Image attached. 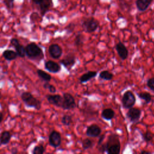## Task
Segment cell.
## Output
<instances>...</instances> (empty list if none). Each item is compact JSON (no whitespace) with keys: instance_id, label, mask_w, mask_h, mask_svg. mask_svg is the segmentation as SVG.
Listing matches in <instances>:
<instances>
[{"instance_id":"1","label":"cell","mask_w":154,"mask_h":154,"mask_svg":"<svg viewBox=\"0 0 154 154\" xmlns=\"http://www.w3.org/2000/svg\"><path fill=\"white\" fill-rule=\"evenodd\" d=\"M106 152L108 154H119L120 152V141L119 137L116 134H111L108 136L105 143Z\"/></svg>"},{"instance_id":"2","label":"cell","mask_w":154,"mask_h":154,"mask_svg":"<svg viewBox=\"0 0 154 154\" xmlns=\"http://www.w3.org/2000/svg\"><path fill=\"white\" fill-rule=\"evenodd\" d=\"M26 55L32 60H41L44 57L43 51L35 43L32 42L25 46Z\"/></svg>"},{"instance_id":"3","label":"cell","mask_w":154,"mask_h":154,"mask_svg":"<svg viewBox=\"0 0 154 154\" xmlns=\"http://www.w3.org/2000/svg\"><path fill=\"white\" fill-rule=\"evenodd\" d=\"M20 97L23 102L28 107L34 108L37 110H40L41 108V101L35 98L30 92L24 91L21 95Z\"/></svg>"},{"instance_id":"4","label":"cell","mask_w":154,"mask_h":154,"mask_svg":"<svg viewBox=\"0 0 154 154\" xmlns=\"http://www.w3.org/2000/svg\"><path fill=\"white\" fill-rule=\"evenodd\" d=\"M99 22L94 17H88L85 19L82 23V26L84 31L88 33L94 32L99 27Z\"/></svg>"},{"instance_id":"5","label":"cell","mask_w":154,"mask_h":154,"mask_svg":"<svg viewBox=\"0 0 154 154\" xmlns=\"http://www.w3.org/2000/svg\"><path fill=\"white\" fill-rule=\"evenodd\" d=\"M136 97L131 90L126 91L122 97V104L124 108L129 109L135 104Z\"/></svg>"},{"instance_id":"6","label":"cell","mask_w":154,"mask_h":154,"mask_svg":"<svg viewBox=\"0 0 154 154\" xmlns=\"http://www.w3.org/2000/svg\"><path fill=\"white\" fill-rule=\"evenodd\" d=\"M76 107L74 97L69 93H64L63 95V102L61 108L64 110L73 109Z\"/></svg>"},{"instance_id":"7","label":"cell","mask_w":154,"mask_h":154,"mask_svg":"<svg viewBox=\"0 0 154 154\" xmlns=\"http://www.w3.org/2000/svg\"><path fill=\"white\" fill-rule=\"evenodd\" d=\"M60 63L68 70H70L76 63V57L73 54L69 53L61 60Z\"/></svg>"},{"instance_id":"8","label":"cell","mask_w":154,"mask_h":154,"mask_svg":"<svg viewBox=\"0 0 154 154\" xmlns=\"http://www.w3.org/2000/svg\"><path fill=\"white\" fill-rule=\"evenodd\" d=\"M61 143V137L60 132L56 131H52L49 135V144L50 146L57 148Z\"/></svg>"},{"instance_id":"9","label":"cell","mask_w":154,"mask_h":154,"mask_svg":"<svg viewBox=\"0 0 154 154\" xmlns=\"http://www.w3.org/2000/svg\"><path fill=\"white\" fill-rule=\"evenodd\" d=\"M141 115V111L138 108L131 107L129 108L126 113V117L129 119V120L132 123L137 122Z\"/></svg>"},{"instance_id":"10","label":"cell","mask_w":154,"mask_h":154,"mask_svg":"<svg viewBox=\"0 0 154 154\" xmlns=\"http://www.w3.org/2000/svg\"><path fill=\"white\" fill-rule=\"evenodd\" d=\"M48 52L51 57L54 59H58L63 54V50L58 44H52L48 48Z\"/></svg>"},{"instance_id":"11","label":"cell","mask_w":154,"mask_h":154,"mask_svg":"<svg viewBox=\"0 0 154 154\" xmlns=\"http://www.w3.org/2000/svg\"><path fill=\"white\" fill-rule=\"evenodd\" d=\"M116 49L120 58L125 60L128 57V50L126 46L122 42H119L116 45Z\"/></svg>"},{"instance_id":"12","label":"cell","mask_w":154,"mask_h":154,"mask_svg":"<svg viewBox=\"0 0 154 154\" xmlns=\"http://www.w3.org/2000/svg\"><path fill=\"white\" fill-rule=\"evenodd\" d=\"M46 97L48 102L57 107H61L62 102H63V96L58 94H48L46 96Z\"/></svg>"},{"instance_id":"13","label":"cell","mask_w":154,"mask_h":154,"mask_svg":"<svg viewBox=\"0 0 154 154\" xmlns=\"http://www.w3.org/2000/svg\"><path fill=\"white\" fill-rule=\"evenodd\" d=\"M101 132V128L96 124L91 125L87 127L86 130V135L89 137H97Z\"/></svg>"},{"instance_id":"14","label":"cell","mask_w":154,"mask_h":154,"mask_svg":"<svg viewBox=\"0 0 154 154\" xmlns=\"http://www.w3.org/2000/svg\"><path fill=\"white\" fill-rule=\"evenodd\" d=\"M45 68L48 72L53 73H58L61 70L60 65L52 60H48L45 63Z\"/></svg>"},{"instance_id":"15","label":"cell","mask_w":154,"mask_h":154,"mask_svg":"<svg viewBox=\"0 0 154 154\" xmlns=\"http://www.w3.org/2000/svg\"><path fill=\"white\" fill-rule=\"evenodd\" d=\"M37 4H38L40 7L42 15L44 16L51 7L52 1L51 0H40Z\"/></svg>"},{"instance_id":"16","label":"cell","mask_w":154,"mask_h":154,"mask_svg":"<svg viewBox=\"0 0 154 154\" xmlns=\"http://www.w3.org/2000/svg\"><path fill=\"white\" fill-rule=\"evenodd\" d=\"M152 1L153 0H136L135 5L137 8L140 11H144L152 4Z\"/></svg>"},{"instance_id":"17","label":"cell","mask_w":154,"mask_h":154,"mask_svg":"<svg viewBox=\"0 0 154 154\" xmlns=\"http://www.w3.org/2000/svg\"><path fill=\"white\" fill-rule=\"evenodd\" d=\"M97 73L96 71H88L86 73H84L83 75H82L79 78V83L82 84V83H85L87 82V81H90V79L94 78V77L96 76Z\"/></svg>"},{"instance_id":"18","label":"cell","mask_w":154,"mask_h":154,"mask_svg":"<svg viewBox=\"0 0 154 154\" xmlns=\"http://www.w3.org/2000/svg\"><path fill=\"white\" fill-rule=\"evenodd\" d=\"M2 56L5 60L8 61L16 60L18 57L16 52L11 49H6L4 51L2 52Z\"/></svg>"},{"instance_id":"19","label":"cell","mask_w":154,"mask_h":154,"mask_svg":"<svg viewBox=\"0 0 154 154\" xmlns=\"http://www.w3.org/2000/svg\"><path fill=\"white\" fill-rule=\"evenodd\" d=\"M115 116L114 111L111 108H105L101 113V117L106 120H112Z\"/></svg>"},{"instance_id":"20","label":"cell","mask_w":154,"mask_h":154,"mask_svg":"<svg viewBox=\"0 0 154 154\" xmlns=\"http://www.w3.org/2000/svg\"><path fill=\"white\" fill-rule=\"evenodd\" d=\"M11 138V135L10 132L4 131L0 134V144L5 145L7 144Z\"/></svg>"},{"instance_id":"21","label":"cell","mask_w":154,"mask_h":154,"mask_svg":"<svg viewBox=\"0 0 154 154\" xmlns=\"http://www.w3.org/2000/svg\"><path fill=\"white\" fill-rule=\"evenodd\" d=\"M37 74L40 79H42L43 81L45 82H49L52 79V77L50 74L46 73L42 69H37Z\"/></svg>"},{"instance_id":"22","label":"cell","mask_w":154,"mask_h":154,"mask_svg":"<svg viewBox=\"0 0 154 154\" xmlns=\"http://www.w3.org/2000/svg\"><path fill=\"white\" fill-rule=\"evenodd\" d=\"M99 77L103 80L105 81H110L114 77V75L109 72L108 70H103L100 72L99 75Z\"/></svg>"},{"instance_id":"23","label":"cell","mask_w":154,"mask_h":154,"mask_svg":"<svg viewBox=\"0 0 154 154\" xmlns=\"http://www.w3.org/2000/svg\"><path fill=\"white\" fill-rule=\"evenodd\" d=\"M137 96L141 99L145 101L146 103H149L152 101V96L148 92H140L137 93Z\"/></svg>"},{"instance_id":"24","label":"cell","mask_w":154,"mask_h":154,"mask_svg":"<svg viewBox=\"0 0 154 154\" xmlns=\"http://www.w3.org/2000/svg\"><path fill=\"white\" fill-rule=\"evenodd\" d=\"M94 145L93 141L89 138H85L82 141V147L84 150H87L93 147Z\"/></svg>"},{"instance_id":"25","label":"cell","mask_w":154,"mask_h":154,"mask_svg":"<svg viewBox=\"0 0 154 154\" xmlns=\"http://www.w3.org/2000/svg\"><path fill=\"white\" fill-rule=\"evenodd\" d=\"M14 48H15V50H16V52L18 57H20L21 58L25 57V56L26 55L25 46H23V45H22L19 43V45L16 46Z\"/></svg>"},{"instance_id":"26","label":"cell","mask_w":154,"mask_h":154,"mask_svg":"<svg viewBox=\"0 0 154 154\" xmlns=\"http://www.w3.org/2000/svg\"><path fill=\"white\" fill-rule=\"evenodd\" d=\"M73 122L72 117L70 115L64 114L61 118V123L65 126H70Z\"/></svg>"},{"instance_id":"27","label":"cell","mask_w":154,"mask_h":154,"mask_svg":"<svg viewBox=\"0 0 154 154\" xmlns=\"http://www.w3.org/2000/svg\"><path fill=\"white\" fill-rule=\"evenodd\" d=\"M84 44V36L82 34L79 33L76 35L74 41V45L76 47H79Z\"/></svg>"},{"instance_id":"28","label":"cell","mask_w":154,"mask_h":154,"mask_svg":"<svg viewBox=\"0 0 154 154\" xmlns=\"http://www.w3.org/2000/svg\"><path fill=\"white\" fill-rule=\"evenodd\" d=\"M153 136H154V135H153L152 134V132H150L149 131H147L146 132H144V134H142L143 139L146 143H149V142L152 141Z\"/></svg>"},{"instance_id":"29","label":"cell","mask_w":154,"mask_h":154,"mask_svg":"<svg viewBox=\"0 0 154 154\" xmlns=\"http://www.w3.org/2000/svg\"><path fill=\"white\" fill-rule=\"evenodd\" d=\"M45 152V149L43 146L38 145V146H35L34 147L32 151V154H43Z\"/></svg>"},{"instance_id":"30","label":"cell","mask_w":154,"mask_h":154,"mask_svg":"<svg viewBox=\"0 0 154 154\" xmlns=\"http://www.w3.org/2000/svg\"><path fill=\"white\" fill-rule=\"evenodd\" d=\"M43 87L45 89H48L49 91L52 93H54L56 92L57 91V89L55 87V86H54L52 84H50L49 83V82H45L43 85Z\"/></svg>"},{"instance_id":"31","label":"cell","mask_w":154,"mask_h":154,"mask_svg":"<svg viewBox=\"0 0 154 154\" xmlns=\"http://www.w3.org/2000/svg\"><path fill=\"white\" fill-rule=\"evenodd\" d=\"M147 86L152 91H154V78H149L147 81Z\"/></svg>"},{"instance_id":"32","label":"cell","mask_w":154,"mask_h":154,"mask_svg":"<svg viewBox=\"0 0 154 154\" xmlns=\"http://www.w3.org/2000/svg\"><path fill=\"white\" fill-rule=\"evenodd\" d=\"M14 0H4V2L8 8H11L13 7Z\"/></svg>"},{"instance_id":"33","label":"cell","mask_w":154,"mask_h":154,"mask_svg":"<svg viewBox=\"0 0 154 154\" xmlns=\"http://www.w3.org/2000/svg\"><path fill=\"white\" fill-rule=\"evenodd\" d=\"M10 43L11 44V45L14 47H15L16 46H17V45H19L20 43H19V41L17 38H13L10 40Z\"/></svg>"},{"instance_id":"34","label":"cell","mask_w":154,"mask_h":154,"mask_svg":"<svg viewBox=\"0 0 154 154\" xmlns=\"http://www.w3.org/2000/svg\"><path fill=\"white\" fill-rule=\"evenodd\" d=\"M74 25L73 23H70L69 24L67 27L66 28V30L67 31V32H71L73 31V29H74Z\"/></svg>"},{"instance_id":"35","label":"cell","mask_w":154,"mask_h":154,"mask_svg":"<svg viewBox=\"0 0 154 154\" xmlns=\"http://www.w3.org/2000/svg\"><path fill=\"white\" fill-rule=\"evenodd\" d=\"M99 137V141L97 143V146L100 145L103 142L105 135V134H103V135H100Z\"/></svg>"},{"instance_id":"36","label":"cell","mask_w":154,"mask_h":154,"mask_svg":"<svg viewBox=\"0 0 154 154\" xmlns=\"http://www.w3.org/2000/svg\"><path fill=\"white\" fill-rule=\"evenodd\" d=\"M140 153H141V154H149V153H151V152H148L147 150H142V151H141Z\"/></svg>"},{"instance_id":"37","label":"cell","mask_w":154,"mask_h":154,"mask_svg":"<svg viewBox=\"0 0 154 154\" xmlns=\"http://www.w3.org/2000/svg\"><path fill=\"white\" fill-rule=\"evenodd\" d=\"M2 120H3V114H2V113L0 111V124H1V123L2 122Z\"/></svg>"},{"instance_id":"38","label":"cell","mask_w":154,"mask_h":154,"mask_svg":"<svg viewBox=\"0 0 154 154\" xmlns=\"http://www.w3.org/2000/svg\"><path fill=\"white\" fill-rule=\"evenodd\" d=\"M1 92H0V99H1Z\"/></svg>"}]
</instances>
